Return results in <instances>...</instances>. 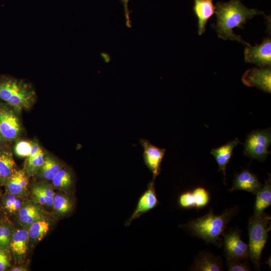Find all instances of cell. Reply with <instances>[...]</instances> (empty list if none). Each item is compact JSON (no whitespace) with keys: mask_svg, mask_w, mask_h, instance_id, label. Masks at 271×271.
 <instances>
[{"mask_svg":"<svg viewBox=\"0 0 271 271\" xmlns=\"http://www.w3.org/2000/svg\"><path fill=\"white\" fill-rule=\"evenodd\" d=\"M216 31L218 37L223 40H235L247 45L239 35L233 32L234 28L243 29V25L256 15L263 14L255 9L245 7L241 0H230L228 2H217L215 6Z\"/></svg>","mask_w":271,"mask_h":271,"instance_id":"obj_1","label":"cell"},{"mask_svg":"<svg viewBox=\"0 0 271 271\" xmlns=\"http://www.w3.org/2000/svg\"><path fill=\"white\" fill-rule=\"evenodd\" d=\"M236 212L235 208L226 209L220 215H215L210 210L204 216L190 220L180 227L193 236L220 247L222 244L220 236Z\"/></svg>","mask_w":271,"mask_h":271,"instance_id":"obj_2","label":"cell"},{"mask_svg":"<svg viewBox=\"0 0 271 271\" xmlns=\"http://www.w3.org/2000/svg\"><path fill=\"white\" fill-rule=\"evenodd\" d=\"M35 96L32 87L23 80L9 77L0 78V99L16 110L20 111L30 108Z\"/></svg>","mask_w":271,"mask_h":271,"instance_id":"obj_3","label":"cell"},{"mask_svg":"<svg viewBox=\"0 0 271 271\" xmlns=\"http://www.w3.org/2000/svg\"><path fill=\"white\" fill-rule=\"evenodd\" d=\"M270 216L262 213L254 214L248 221L249 257L258 269L263 248L268 237L270 230Z\"/></svg>","mask_w":271,"mask_h":271,"instance_id":"obj_4","label":"cell"},{"mask_svg":"<svg viewBox=\"0 0 271 271\" xmlns=\"http://www.w3.org/2000/svg\"><path fill=\"white\" fill-rule=\"evenodd\" d=\"M270 142L271 135L269 130L253 131L246 138L244 154L252 159L263 161L269 154L268 148Z\"/></svg>","mask_w":271,"mask_h":271,"instance_id":"obj_5","label":"cell"},{"mask_svg":"<svg viewBox=\"0 0 271 271\" xmlns=\"http://www.w3.org/2000/svg\"><path fill=\"white\" fill-rule=\"evenodd\" d=\"M225 255L227 259H246L249 257L248 246L241 239L240 232L232 229L222 234Z\"/></svg>","mask_w":271,"mask_h":271,"instance_id":"obj_6","label":"cell"},{"mask_svg":"<svg viewBox=\"0 0 271 271\" xmlns=\"http://www.w3.org/2000/svg\"><path fill=\"white\" fill-rule=\"evenodd\" d=\"M244 60L246 62L256 65L259 67H270L271 65V39L264 38L260 45H245Z\"/></svg>","mask_w":271,"mask_h":271,"instance_id":"obj_7","label":"cell"},{"mask_svg":"<svg viewBox=\"0 0 271 271\" xmlns=\"http://www.w3.org/2000/svg\"><path fill=\"white\" fill-rule=\"evenodd\" d=\"M140 144L143 148V158L145 165L152 173L155 180L161 171V163L166 150L152 144L148 140L141 139Z\"/></svg>","mask_w":271,"mask_h":271,"instance_id":"obj_8","label":"cell"},{"mask_svg":"<svg viewBox=\"0 0 271 271\" xmlns=\"http://www.w3.org/2000/svg\"><path fill=\"white\" fill-rule=\"evenodd\" d=\"M21 125L18 117L13 110L0 105V132L5 139L12 141L21 132Z\"/></svg>","mask_w":271,"mask_h":271,"instance_id":"obj_9","label":"cell"},{"mask_svg":"<svg viewBox=\"0 0 271 271\" xmlns=\"http://www.w3.org/2000/svg\"><path fill=\"white\" fill-rule=\"evenodd\" d=\"M242 81L246 86H255L264 92L270 93V67L249 69L243 74Z\"/></svg>","mask_w":271,"mask_h":271,"instance_id":"obj_10","label":"cell"},{"mask_svg":"<svg viewBox=\"0 0 271 271\" xmlns=\"http://www.w3.org/2000/svg\"><path fill=\"white\" fill-rule=\"evenodd\" d=\"M154 181L152 180L148 184L147 189L140 197L134 211L126 221L125 226L130 225L133 220L140 217L159 204L156 193Z\"/></svg>","mask_w":271,"mask_h":271,"instance_id":"obj_11","label":"cell"},{"mask_svg":"<svg viewBox=\"0 0 271 271\" xmlns=\"http://www.w3.org/2000/svg\"><path fill=\"white\" fill-rule=\"evenodd\" d=\"M193 10L198 19V34L202 35L208 20L215 13V6L213 0H194Z\"/></svg>","mask_w":271,"mask_h":271,"instance_id":"obj_12","label":"cell"},{"mask_svg":"<svg viewBox=\"0 0 271 271\" xmlns=\"http://www.w3.org/2000/svg\"><path fill=\"white\" fill-rule=\"evenodd\" d=\"M261 186L257 177L248 170H245L235 176L230 190H244L256 194Z\"/></svg>","mask_w":271,"mask_h":271,"instance_id":"obj_13","label":"cell"},{"mask_svg":"<svg viewBox=\"0 0 271 271\" xmlns=\"http://www.w3.org/2000/svg\"><path fill=\"white\" fill-rule=\"evenodd\" d=\"M29 239L28 230L19 229L13 232L9 248L17 258L22 259L26 255Z\"/></svg>","mask_w":271,"mask_h":271,"instance_id":"obj_14","label":"cell"},{"mask_svg":"<svg viewBox=\"0 0 271 271\" xmlns=\"http://www.w3.org/2000/svg\"><path fill=\"white\" fill-rule=\"evenodd\" d=\"M197 271H220L223 270L222 261L219 256L204 251L200 253L193 265Z\"/></svg>","mask_w":271,"mask_h":271,"instance_id":"obj_15","label":"cell"},{"mask_svg":"<svg viewBox=\"0 0 271 271\" xmlns=\"http://www.w3.org/2000/svg\"><path fill=\"white\" fill-rule=\"evenodd\" d=\"M28 181V178L25 170H16L6 179V189L7 192L20 196L27 190Z\"/></svg>","mask_w":271,"mask_h":271,"instance_id":"obj_16","label":"cell"},{"mask_svg":"<svg viewBox=\"0 0 271 271\" xmlns=\"http://www.w3.org/2000/svg\"><path fill=\"white\" fill-rule=\"evenodd\" d=\"M240 143L238 139L229 142L225 145L216 149H213L211 154L214 157L219 166V170L221 171L225 177L226 166L231 159L234 148Z\"/></svg>","mask_w":271,"mask_h":271,"instance_id":"obj_17","label":"cell"},{"mask_svg":"<svg viewBox=\"0 0 271 271\" xmlns=\"http://www.w3.org/2000/svg\"><path fill=\"white\" fill-rule=\"evenodd\" d=\"M256 197L253 207L254 214H260L271 205L270 177L268 178L256 193Z\"/></svg>","mask_w":271,"mask_h":271,"instance_id":"obj_18","label":"cell"},{"mask_svg":"<svg viewBox=\"0 0 271 271\" xmlns=\"http://www.w3.org/2000/svg\"><path fill=\"white\" fill-rule=\"evenodd\" d=\"M19 221L24 225L30 226L35 221L43 218L40 208L34 204L25 205L18 211Z\"/></svg>","mask_w":271,"mask_h":271,"instance_id":"obj_19","label":"cell"},{"mask_svg":"<svg viewBox=\"0 0 271 271\" xmlns=\"http://www.w3.org/2000/svg\"><path fill=\"white\" fill-rule=\"evenodd\" d=\"M49 226V222L43 218L35 221L30 225L28 230L30 238L41 241L48 232Z\"/></svg>","mask_w":271,"mask_h":271,"instance_id":"obj_20","label":"cell"},{"mask_svg":"<svg viewBox=\"0 0 271 271\" xmlns=\"http://www.w3.org/2000/svg\"><path fill=\"white\" fill-rule=\"evenodd\" d=\"M15 162L12 155L7 152L0 154V174L3 179H6L15 171Z\"/></svg>","mask_w":271,"mask_h":271,"instance_id":"obj_21","label":"cell"},{"mask_svg":"<svg viewBox=\"0 0 271 271\" xmlns=\"http://www.w3.org/2000/svg\"><path fill=\"white\" fill-rule=\"evenodd\" d=\"M73 202L69 197L64 195H56L53 198L54 211L61 215L70 212L73 208Z\"/></svg>","mask_w":271,"mask_h":271,"instance_id":"obj_22","label":"cell"},{"mask_svg":"<svg viewBox=\"0 0 271 271\" xmlns=\"http://www.w3.org/2000/svg\"><path fill=\"white\" fill-rule=\"evenodd\" d=\"M61 170L58 163L51 158L44 159V162L40 169L42 177L45 179L51 180Z\"/></svg>","mask_w":271,"mask_h":271,"instance_id":"obj_23","label":"cell"},{"mask_svg":"<svg viewBox=\"0 0 271 271\" xmlns=\"http://www.w3.org/2000/svg\"><path fill=\"white\" fill-rule=\"evenodd\" d=\"M52 181L54 187L62 189L70 188L73 183L71 173L65 170H60Z\"/></svg>","mask_w":271,"mask_h":271,"instance_id":"obj_24","label":"cell"},{"mask_svg":"<svg viewBox=\"0 0 271 271\" xmlns=\"http://www.w3.org/2000/svg\"><path fill=\"white\" fill-rule=\"evenodd\" d=\"M18 196L8 192L4 196L2 204L4 208L9 213H14L18 212L22 207V201Z\"/></svg>","mask_w":271,"mask_h":271,"instance_id":"obj_25","label":"cell"},{"mask_svg":"<svg viewBox=\"0 0 271 271\" xmlns=\"http://www.w3.org/2000/svg\"><path fill=\"white\" fill-rule=\"evenodd\" d=\"M44 159L43 151L33 158H28L25 164L27 173L31 176L35 175L43 165Z\"/></svg>","mask_w":271,"mask_h":271,"instance_id":"obj_26","label":"cell"},{"mask_svg":"<svg viewBox=\"0 0 271 271\" xmlns=\"http://www.w3.org/2000/svg\"><path fill=\"white\" fill-rule=\"evenodd\" d=\"M13 231L7 222L0 223V248H9Z\"/></svg>","mask_w":271,"mask_h":271,"instance_id":"obj_27","label":"cell"},{"mask_svg":"<svg viewBox=\"0 0 271 271\" xmlns=\"http://www.w3.org/2000/svg\"><path fill=\"white\" fill-rule=\"evenodd\" d=\"M195 207L197 208H202L205 206L209 201V195L208 192L204 188H197L192 192Z\"/></svg>","mask_w":271,"mask_h":271,"instance_id":"obj_28","label":"cell"},{"mask_svg":"<svg viewBox=\"0 0 271 271\" xmlns=\"http://www.w3.org/2000/svg\"><path fill=\"white\" fill-rule=\"evenodd\" d=\"M32 197L34 201L41 205L48 207L53 206V198L48 197L40 192L35 186L32 190Z\"/></svg>","mask_w":271,"mask_h":271,"instance_id":"obj_29","label":"cell"},{"mask_svg":"<svg viewBox=\"0 0 271 271\" xmlns=\"http://www.w3.org/2000/svg\"><path fill=\"white\" fill-rule=\"evenodd\" d=\"M32 149V143L21 141L17 143L15 147V152L17 155L21 157H28Z\"/></svg>","mask_w":271,"mask_h":271,"instance_id":"obj_30","label":"cell"},{"mask_svg":"<svg viewBox=\"0 0 271 271\" xmlns=\"http://www.w3.org/2000/svg\"><path fill=\"white\" fill-rule=\"evenodd\" d=\"M239 259H227V268L229 271H248L250 268L246 262H242Z\"/></svg>","mask_w":271,"mask_h":271,"instance_id":"obj_31","label":"cell"},{"mask_svg":"<svg viewBox=\"0 0 271 271\" xmlns=\"http://www.w3.org/2000/svg\"><path fill=\"white\" fill-rule=\"evenodd\" d=\"M180 206L183 208L195 207L194 199L192 192L188 191L180 195L178 199Z\"/></svg>","mask_w":271,"mask_h":271,"instance_id":"obj_32","label":"cell"},{"mask_svg":"<svg viewBox=\"0 0 271 271\" xmlns=\"http://www.w3.org/2000/svg\"><path fill=\"white\" fill-rule=\"evenodd\" d=\"M11 265V254L8 248H0V271L8 268Z\"/></svg>","mask_w":271,"mask_h":271,"instance_id":"obj_33","label":"cell"},{"mask_svg":"<svg viewBox=\"0 0 271 271\" xmlns=\"http://www.w3.org/2000/svg\"><path fill=\"white\" fill-rule=\"evenodd\" d=\"M120 2L122 4L124 16L125 19V25L127 28H131V22L129 19V14L131 13V11H129L128 8V3L129 0H119Z\"/></svg>","mask_w":271,"mask_h":271,"instance_id":"obj_34","label":"cell"},{"mask_svg":"<svg viewBox=\"0 0 271 271\" xmlns=\"http://www.w3.org/2000/svg\"><path fill=\"white\" fill-rule=\"evenodd\" d=\"M35 187L44 194L54 198L55 193L50 187L46 185H39L36 186Z\"/></svg>","mask_w":271,"mask_h":271,"instance_id":"obj_35","label":"cell"},{"mask_svg":"<svg viewBox=\"0 0 271 271\" xmlns=\"http://www.w3.org/2000/svg\"><path fill=\"white\" fill-rule=\"evenodd\" d=\"M43 151L40 146L35 143H32V149L28 158H33L42 152Z\"/></svg>","mask_w":271,"mask_h":271,"instance_id":"obj_36","label":"cell"},{"mask_svg":"<svg viewBox=\"0 0 271 271\" xmlns=\"http://www.w3.org/2000/svg\"><path fill=\"white\" fill-rule=\"evenodd\" d=\"M11 270L12 271H26V268L22 266H15L11 268Z\"/></svg>","mask_w":271,"mask_h":271,"instance_id":"obj_37","label":"cell"},{"mask_svg":"<svg viewBox=\"0 0 271 271\" xmlns=\"http://www.w3.org/2000/svg\"><path fill=\"white\" fill-rule=\"evenodd\" d=\"M3 178L1 175V174H0V183L1 182Z\"/></svg>","mask_w":271,"mask_h":271,"instance_id":"obj_38","label":"cell"},{"mask_svg":"<svg viewBox=\"0 0 271 271\" xmlns=\"http://www.w3.org/2000/svg\"><path fill=\"white\" fill-rule=\"evenodd\" d=\"M2 134H1V133L0 132V142H1V139H2Z\"/></svg>","mask_w":271,"mask_h":271,"instance_id":"obj_39","label":"cell"}]
</instances>
